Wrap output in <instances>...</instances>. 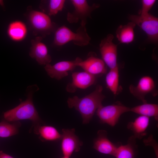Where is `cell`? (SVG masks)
Returning a JSON list of instances; mask_svg holds the SVG:
<instances>
[{
  "instance_id": "1",
  "label": "cell",
  "mask_w": 158,
  "mask_h": 158,
  "mask_svg": "<svg viewBox=\"0 0 158 158\" xmlns=\"http://www.w3.org/2000/svg\"><path fill=\"white\" fill-rule=\"evenodd\" d=\"M103 89L102 85H98L93 92L83 97L75 96L68 99V107L74 108L80 113L83 124L89 123L97 109L102 105V102L106 97L102 93Z\"/></svg>"
},
{
  "instance_id": "2",
  "label": "cell",
  "mask_w": 158,
  "mask_h": 158,
  "mask_svg": "<svg viewBox=\"0 0 158 158\" xmlns=\"http://www.w3.org/2000/svg\"><path fill=\"white\" fill-rule=\"evenodd\" d=\"M33 91L29 92L26 99L18 106L4 113L5 120L16 122L23 120H30L34 124V128L41 125V119L32 101Z\"/></svg>"
},
{
  "instance_id": "3",
  "label": "cell",
  "mask_w": 158,
  "mask_h": 158,
  "mask_svg": "<svg viewBox=\"0 0 158 158\" xmlns=\"http://www.w3.org/2000/svg\"><path fill=\"white\" fill-rule=\"evenodd\" d=\"M90 40L85 25H80L75 32L63 25L58 28L55 31L54 43L56 46H61L72 42L75 45L82 47L87 45Z\"/></svg>"
},
{
  "instance_id": "4",
  "label": "cell",
  "mask_w": 158,
  "mask_h": 158,
  "mask_svg": "<svg viewBox=\"0 0 158 158\" xmlns=\"http://www.w3.org/2000/svg\"><path fill=\"white\" fill-rule=\"evenodd\" d=\"M128 18L131 22L137 25L145 32L149 41L154 44L157 43V18L148 13L143 15H130Z\"/></svg>"
},
{
  "instance_id": "5",
  "label": "cell",
  "mask_w": 158,
  "mask_h": 158,
  "mask_svg": "<svg viewBox=\"0 0 158 158\" xmlns=\"http://www.w3.org/2000/svg\"><path fill=\"white\" fill-rule=\"evenodd\" d=\"M71 1L74 9L73 12L67 14V20L70 23H77L80 21V25H86L87 18H91V13L100 6L98 4L90 5L86 0Z\"/></svg>"
},
{
  "instance_id": "6",
  "label": "cell",
  "mask_w": 158,
  "mask_h": 158,
  "mask_svg": "<svg viewBox=\"0 0 158 158\" xmlns=\"http://www.w3.org/2000/svg\"><path fill=\"white\" fill-rule=\"evenodd\" d=\"M129 111H130V108L119 102L105 106L102 105L96 111L100 122L111 126L117 123L122 114Z\"/></svg>"
},
{
  "instance_id": "7",
  "label": "cell",
  "mask_w": 158,
  "mask_h": 158,
  "mask_svg": "<svg viewBox=\"0 0 158 158\" xmlns=\"http://www.w3.org/2000/svg\"><path fill=\"white\" fill-rule=\"evenodd\" d=\"M114 36L109 34L102 39L99 44V49L102 60L110 69L118 66L117 45L113 42Z\"/></svg>"
},
{
  "instance_id": "8",
  "label": "cell",
  "mask_w": 158,
  "mask_h": 158,
  "mask_svg": "<svg viewBox=\"0 0 158 158\" xmlns=\"http://www.w3.org/2000/svg\"><path fill=\"white\" fill-rule=\"evenodd\" d=\"M61 149L64 157H69L74 152H78L83 143L75 134V129L62 130Z\"/></svg>"
},
{
  "instance_id": "9",
  "label": "cell",
  "mask_w": 158,
  "mask_h": 158,
  "mask_svg": "<svg viewBox=\"0 0 158 158\" xmlns=\"http://www.w3.org/2000/svg\"><path fill=\"white\" fill-rule=\"evenodd\" d=\"M29 19L32 28L44 35L50 34L56 30L49 17L43 12L33 10L29 14Z\"/></svg>"
},
{
  "instance_id": "10",
  "label": "cell",
  "mask_w": 158,
  "mask_h": 158,
  "mask_svg": "<svg viewBox=\"0 0 158 158\" xmlns=\"http://www.w3.org/2000/svg\"><path fill=\"white\" fill-rule=\"evenodd\" d=\"M82 59L77 57L72 61H62L52 65H46L44 68L48 75L51 78L59 80L68 75V72L73 71Z\"/></svg>"
},
{
  "instance_id": "11",
  "label": "cell",
  "mask_w": 158,
  "mask_h": 158,
  "mask_svg": "<svg viewBox=\"0 0 158 158\" xmlns=\"http://www.w3.org/2000/svg\"><path fill=\"white\" fill-rule=\"evenodd\" d=\"M129 90L134 96L141 101L143 103H146L147 102L145 99V96L148 94L152 93L155 90V84L151 77L144 76L140 79L136 86L130 85Z\"/></svg>"
},
{
  "instance_id": "12",
  "label": "cell",
  "mask_w": 158,
  "mask_h": 158,
  "mask_svg": "<svg viewBox=\"0 0 158 158\" xmlns=\"http://www.w3.org/2000/svg\"><path fill=\"white\" fill-rule=\"evenodd\" d=\"M42 38L38 37L31 41V47L29 53L30 57L35 59L41 65L49 64L52 60L49 54L47 48L42 42Z\"/></svg>"
},
{
  "instance_id": "13",
  "label": "cell",
  "mask_w": 158,
  "mask_h": 158,
  "mask_svg": "<svg viewBox=\"0 0 158 158\" xmlns=\"http://www.w3.org/2000/svg\"><path fill=\"white\" fill-rule=\"evenodd\" d=\"M71 83H68L66 87V91L70 93L75 92L78 88L86 89L94 84L96 81L95 76L85 71L75 72L72 75Z\"/></svg>"
},
{
  "instance_id": "14",
  "label": "cell",
  "mask_w": 158,
  "mask_h": 158,
  "mask_svg": "<svg viewBox=\"0 0 158 158\" xmlns=\"http://www.w3.org/2000/svg\"><path fill=\"white\" fill-rule=\"evenodd\" d=\"M97 134V137L94 140L93 148L101 153L114 156L118 145L109 140L106 130H99Z\"/></svg>"
},
{
  "instance_id": "15",
  "label": "cell",
  "mask_w": 158,
  "mask_h": 158,
  "mask_svg": "<svg viewBox=\"0 0 158 158\" xmlns=\"http://www.w3.org/2000/svg\"><path fill=\"white\" fill-rule=\"evenodd\" d=\"M84 71L92 75L104 74L107 72L105 63L102 60L93 55H90L86 59H82L78 64Z\"/></svg>"
},
{
  "instance_id": "16",
  "label": "cell",
  "mask_w": 158,
  "mask_h": 158,
  "mask_svg": "<svg viewBox=\"0 0 158 158\" xmlns=\"http://www.w3.org/2000/svg\"><path fill=\"white\" fill-rule=\"evenodd\" d=\"M149 117L140 115L133 121L129 122L127 128L132 131L133 136L136 138L141 139L147 134L146 129L149 123Z\"/></svg>"
},
{
  "instance_id": "17",
  "label": "cell",
  "mask_w": 158,
  "mask_h": 158,
  "mask_svg": "<svg viewBox=\"0 0 158 158\" xmlns=\"http://www.w3.org/2000/svg\"><path fill=\"white\" fill-rule=\"evenodd\" d=\"M136 139L132 135L129 138L126 144L118 145L114 156L116 158H135L138 150Z\"/></svg>"
},
{
  "instance_id": "18",
  "label": "cell",
  "mask_w": 158,
  "mask_h": 158,
  "mask_svg": "<svg viewBox=\"0 0 158 158\" xmlns=\"http://www.w3.org/2000/svg\"><path fill=\"white\" fill-rule=\"evenodd\" d=\"M34 132L40 135V139L43 141H57L61 138V134L51 126L39 125L34 128Z\"/></svg>"
},
{
  "instance_id": "19",
  "label": "cell",
  "mask_w": 158,
  "mask_h": 158,
  "mask_svg": "<svg viewBox=\"0 0 158 158\" xmlns=\"http://www.w3.org/2000/svg\"><path fill=\"white\" fill-rule=\"evenodd\" d=\"M25 25L19 21L11 22L9 25L7 33L8 37L12 40L20 41L24 39L27 33Z\"/></svg>"
},
{
  "instance_id": "20",
  "label": "cell",
  "mask_w": 158,
  "mask_h": 158,
  "mask_svg": "<svg viewBox=\"0 0 158 158\" xmlns=\"http://www.w3.org/2000/svg\"><path fill=\"white\" fill-rule=\"evenodd\" d=\"M136 25L132 22L124 25H120L117 28L116 37L120 43L129 44L132 42L134 38V28Z\"/></svg>"
},
{
  "instance_id": "21",
  "label": "cell",
  "mask_w": 158,
  "mask_h": 158,
  "mask_svg": "<svg viewBox=\"0 0 158 158\" xmlns=\"http://www.w3.org/2000/svg\"><path fill=\"white\" fill-rule=\"evenodd\" d=\"M130 111L148 117H152L158 120V105L147 103L130 108Z\"/></svg>"
},
{
  "instance_id": "22",
  "label": "cell",
  "mask_w": 158,
  "mask_h": 158,
  "mask_svg": "<svg viewBox=\"0 0 158 158\" xmlns=\"http://www.w3.org/2000/svg\"><path fill=\"white\" fill-rule=\"evenodd\" d=\"M106 77V82L108 88L114 95L117 94L119 89V71L118 66L110 69Z\"/></svg>"
},
{
  "instance_id": "23",
  "label": "cell",
  "mask_w": 158,
  "mask_h": 158,
  "mask_svg": "<svg viewBox=\"0 0 158 158\" xmlns=\"http://www.w3.org/2000/svg\"><path fill=\"white\" fill-rule=\"evenodd\" d=\"M21 123L19 121L12 123L4 120L0 122V137L5 138L16 135Z\"/></svg>"
},
{
  "instance_id": "24",
  "label": "cell",
  "mask_w": 158,
  "mask_h": 158,
  "mask_svg": "<svg viewBox=\"0 0 158 158\" xmlns=\"http://www.w3.org/2000/svg\"><path fill=\"white\" fill-rule=\"evenodd\" d=\"M66 1L65 0H50L49 2L48 14L54 16L63 10Z\"/></svg>"
},
{
  "instance_id": "25",
  "label": "cell",
  "mask_w": 158,
  "mask_h": 158,
  "mask_svg": "<svg viewBox=\"0 0 158 158\" xmlns=\"http://www.w3.org/2000/svg\"><path fill=\"white\" fill-rule=\"evenodd\" d=\"M156 0H142V8L139 12V15L147 14L154 4Z\"/></svg>"
},
{
  "instance_id": "26",
  "label": "cell",
  "mask_w": 158,
  "mask_h": 158,
  "mask_svg": "<svg viewBox=\"0 0 158 158\" xmlns=\"http://www.w3.org/2000/svg\"><path fill=\"white\" fill-rule=\"evenodd\" d=\"M143 142L145 145L150 146L153 147L156 155L158 158V144L156 141L154 139L153 135H150L147 138L143 140Z\"/></svg>"
},
{
  "instance_id": "27",
  "label": "cell",
  "mask_w": 158,
  "mask_h": 158,
  "mask_svg": "<svg viewBox=\"0 0 158 158\" xmlns=\"http://www.w3.org/2000/svg\"><path fill=\"white\" fill-rule=\"evenodd\" d=\"M0 158H14L13 157L0 151Z\"/></svg>"
},
{
  "instance_id": "28",
  "label": "cell",
  "mask_w": 158,
  "mask_h": 158,
  "mask_svg": "<svg viewBox=\"0 0 158 158\" xmlns=\"http://www.w3.org/2000/svg\"><path fill=\"white\" fill-rule=\"evenodd\" d=\"M0 5L2 6H4V3L3 1L2 0H0Z\"/></svg>"
},
{
  "instance_id": "29",
  "label": "cell",
  "mask_w": 158,
  "mask_h": 158,
  "mask_svg": "<svg viewBox=\"0 0 158 158\" xmlns=\"http://www.w3.org/2000/svg\"><path fill=\"white\" fill-rule=\"evenodd\" d=\"M61 158H69V157H64V156L63 157H61Z\"/></svg>"
}]
</instances>
